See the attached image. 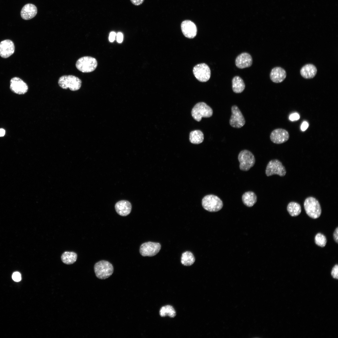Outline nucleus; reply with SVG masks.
Segmentation results:
<instances>
[{
  "instance_id": "nucleus-1",
  "label": "nucleus",
  "mask_w": 338,
  "mask_h": 338,
  "mask_svg": "<svg viewBox=\"0 0 338 338\" xmlns=\"http://www.w3.org/2000/svg\"><path fill=\"white\" fill-rule=\"evenodd\" d=\"M94 269L96 276L101 279L109 278L114 271V268L112 264L104 260L97 262L95 264Z\"/></svg>"
},
{
  "instance_id": "nucleus-2",
  "label": "nucleus",
  "mask_w": 338,
  "mask_h": 338,
  "mask_svg": "<svg viewBox=\"0 0 338 338\" xmlns=\"http://www.w3.org/2000/svg\"><path fill=\"white\" fill-rule=\"evenodd\" d=\"M58 84L63 89L69 88L71 90L75 91L81 87V80L78 77L73 75H63L59 79Z\"/></svg>"
},
{
  "instance_id": "nucleus-3",
  "label": "nucleus",
  "mask_w": 338,
  "mask_h": 338,
  "mask_svg": "<svg viewBox=\"0 0 338 338\" xmlns=\"http://www.w3.org/2000/svg\"><path fill=\"white\" fill-rule=\"evenodd\" d=\"M203 208L210 212H216L221 210L223 206L221 200L218 196L212 194L207 195L202 200Z\"/></svg>"
},
{
  "instance_id": "nucleus-4",
  "label": "nucleus",
  "mask_w": 338,
  "mask_h": 338,
  "mask_svg": "<svg viewBox=\"0 0 338 338\" xmlns=\"http://www.w3.org/2000/svg\"><path fill=\"white\" fill-rule=\"evenodd\" d=\"M304 207L306 214L311 218L316 219L320 217L321 213L320 205L314 197L306 198L304 202Z\"/></svg>"
},
{
  "instance_id": "nucleus-5",
  "label": "nucleus",
  "mask_w": 338,
  "mask_h": 338,
  "mask_svg": "<svg viewBox=\"0 0 338 338\" xmlns=\"http://www.w3.org/2000/svg\"><path fill=\"white\" fill-rule=\"evenodd\" d=\"M213 114L212 109L203 102H199L196 104L191 111L192 117L198 121H200L202 117H211Z\"/></svg>"
},
{
  "instance_id": "nucleus-6",
  "label": "nucleus",
  "mask_w": 338,
  "mask_h": 338,
  "mask_svg": "<svg viewBox=\"0 0 338 338\" xmlns=\"http://www.w3.org/2000/svg\"><path fill=\"white\" fill-rule=\"evenodd\" d=\"M97 66L96 59L90 56H84L79 59L76 63V67L83 73L90 72L94 71Z\"/></svg>"
},
{
  "instance_id": "nucleus-7",
  "label": "nucleus",
  "mask_w": 338,
  "mask_h": 338,
  "mask_svg": "<svg viewBox=\"0 0 338 338\" xmlns=\"http://www.w3.org/2000/svg\"><path fill=\"white\" fill-rule=\"evenodd\" d=\"M238 159L240 163L239 168L243 171H248L253 167L255 163V158L253 154L249 151L244 150L239 153Z\"/></svg>"
},
{
  "instance_id": "nucleus-8",
  "label": "nucleus",
  "mask_w": 338,
  "mask_h": 338,
  "mask_svg": "<svg viewBox=\"0 0 338 338\" xmlns=\"http://www.w3.org/2000/svg\"><path fill=\"white\" fill-rule=\"evenodd\" d=\"M265 173L267 176L276 174L283 177L285 175L286 171L282 163L278 160L274 159L269 162L266 169Z\"/></svg>"
},
{
  "instance_id": "nucleus-9",
  "label": "nucleus",
  "mask_w": 338,
  "mask_h": 338,
  "mask_svg": "<svg viewBox=\"0 0 338 338\" xmlns=\"http://www.w3.org/2000/svg\"><path fill=\"white\" fill-rule=\"evenodd\" d=\"M161 248L160 243L148 242L142 243L140 246L139 251L143 256L152 257L156 255Z\"/></svg>"
},
{
  "instance_id": "nucleus-10",
  "label": "nucleus",
  "mask_w": 338,
  "mask_h": 338,
  "mask_svg": "<svg viewBox=\"0 0 338 338\" xmlns=\"http://www.w3.org/2000/svg\"><path fill=\"white\" fill-rule=\"evenodd\" d=\"M193 71L196 78L200 82H207L210 78V69L209 66L205 63L200 64L196 65L193 68Z\"/></svg>"
},
{
  "instance_id": "nucleus-11",
  "label": "nucleus",
  "mask_w": 338,
  "mask_h": 338,
  "mask_svg": "<svg viewBox=\"0 0 338 338\" xmlns=\"http://www.w3.org/2000/svg\"><path fill=\"white\" fill-rule=\"evenodd\" d=\"M232 115L229 123L232 127L240 128L245 124V121L244 116L238 107L234 105L231 108Z\"/></svg>"
},
{
  "instance_id": "nucleus-12",
  "label": "nucleus",
  "mask_w": 338,
  "mask_h": 338,
  "mask_svg": "<svg viewBox=\"0 0 338 338\" xmlns=\"http://www.w3.org/2000/svg\"><path fill=\"white\" fill-rule=\"evenodd\" d=\"M10 88L13 93L23 95L28 90V87L27 84L22 79L18 77H14L10 80Z\"/></svg>"
},
{
  "instance_id": "nucleus-13",
  "label": "nucleus",
  "mask_w": 338,
  "mask_h": 338,
  "mask_svg": "<svg viewBox=\"0 0 338 338\" xmlns=\"http://www.w3.org/2000/svg\"><path fill=\"white\" fill-rule=\"evenodd\" d=\"M289 137V133L286 130L279 128L274 130L271 132L270 139L274 143L281 144L287 141Z\"/></svg>"
},
{
  "instance_id": "nucleus-14",
  "label": "nucleus",
  "mask_w": 338,
  "mask_h": 338,
  "mask_svg": "<svg viewBox=\"0 0 338 338\" xmlns=\"http://www.w3.org/2000/svg\"><path fill=\"white\" fill-rule=\"evenodd\" d=\"M13 42L10 39H5L0 42V56L7 58L12 55L15 51Z\"/></svg>"
},
{
  "instance_id": "nucleus-15",
  "label": "nucleus",
  "mask_w": 338,
  "mask_h": 338,
  "mask_svg": "<svg viewBox=\"0 0 338 338\" xmlns=\"http://www.w3.org/2000/svg\"><path fill=\"white\" fill-rule=\"evenodd\" d=\"M181 28L184 35L189 38H194L197 33V28L195 23L189 20L183 21L181 24Z\"/></svg>"
},
{
  "instance_id": "nucleus-16",
  "label": "nucleus",
  "mask_w": 338,
  "mask_h": 338,
  "mask_svg": "<svg viewBox=\"0 0 338 338\" xmlns=\"http://www.w3.org/2000/svg\"><path fill=\"white\" fill-rule=\"evenodd\" d=\"M235 62L236 66L238 68L242 69L249 67L252 64V58L249 54L243 53L236 57Z\"/></svg>"
},
{
  "instance_id": "nucleus-17",
  "label": "nucleus",
  "mask_w": 338,
  "mask_h": 338,
  "mask_svg": "<svg viewBox=\"0 0 338 338\" xmlns=\"http://www.w3.org/2000/svg\"><path fill=\"white\" fill-rule=\"evenodd\" d=\"M37 13L36 7L33 4L28 3L22 8L20 12L21 18L25 20H28L34 18Z\"/></svg>"
},
{
  "instance_id": "nucleus-18",
  "label": "nucleus",
  "mask_w": 338,
  "mask_h": 338,
  "mask_svg": "<svg viewBox=\"0 0 338 338\" xmlns=\"http://www.w3.org/2000/svg\"><path fill=\"white\" fill-rule=\"evenodd\" d=\"M117 213L120 215L125 216L131 213L132 206L131 203L127 200H123L117 202L115 205Z\"/></svg>"
},
{
  "instance_id": "nucleus-19",
  "label": "nucleus",
  "mask_w": 338,
  "mask_h": 338,
  "mask_svg": "<svg viewBox=\"0 0 338 338\" xmlns=\"http://www.w3.org/2000/svg\"><path fill=\"white\" fill-rule=\"evenodd\" d=\"M271 80L275 83H281L285 79L286 73L285 70L280 67H275L271 70L270 74Z\"/></svg>"
},
{
  "instance_id": "nucleus-20",
  "label": "nucleus",
  "mask_w": 338,
  "mask_h": 338,
  "mask_svg": "<svg viewBox=\"0 0 338 338\" xmlns=\"http://www.w3.org/2000/svg\"><path fill=\"white\" fill-rule=\"evenodd\" d=\"M317 72L316 67L312 64H307L304 66L301 69L300 73L301 75L306 79H310L314 78Z\"/></svg>"
},
{
  "instance_id": "nucleus-21",
  "label": "nucleus",
  "mask_w": 338,
  "mask_h": 338,
  "mask_svg": "<svg viewBox=\"0 0 338 338\" xmlns=\"http://www.w3.org/2000/svg\"><path fill=\"white\" fill-rule=\"evenodd\" d=\"M242 200L243 204L246 206L251 207L256 203L257 197L254 192L248 191L243 194Z\"/></svg>"
},
{
  "instance_id": "nucleus-22",
  "label": "nucleus",
  "mask_w": 338,
  "mask_h": 338,
  "mask_svg": "<svg viewBox=\"0 0 338 338\" xmlns=\"http://www.w3.org/2000/svg\"><path fill=\"white\" fill-rule=\"evenodd\" d=\"M232 88L235 93L242 92L245 88V84L243 79L239 76L234 77L232 80Z\"/></svg>"
},
{
  "instance_id": "nucleus-23",
  "label": "nucleus",
  "mask_w": 338,
  "mask_h": 338,
  "mask_svg": "<svg viewBox=\"0 0 338 338\" xmlns=\"http://www.w3.org/2000/svg\"><path fill=\"white\" fill-rule=\"evenodd\" d=\"M204 139L203 133L200 130H196L190 132L189 135L190 142L194 144H199L202 142Z\"/></svg>"
},
{
  "instance_id": "nucleus-24",
  "label": "nucleus",
  "mask_w": 338,
  "mask_h": 338,
  "mask_svg": "<svg viewBox=\"0 0 338 338\" xmlns=\"http://www.w3.org/2000/svg\"><path fill=\"white\" fill-rule=\"evenodd\" d=\"M77 257V254L74 252L66 251L62 254L61 259L64 264H70L76 261Z\"/></svg>"
},
{
  "instance_id": "nucleus-25",
  "label": "nucleus",
  "mask_w": 338,
  "mask_h": 338,
  "mask_svg": "<svg viewBox=\"0 0 338 338\" xmlns=\"http://www.w3.org/2000/svg\"><path fill=\"white\" fill-rule=\"evenodd\" d=\"M195 261L194 256L191 252L187 251L182 253L181 258V262L184 265L191 266L194 263Z\"/></svg>"
},
{
  "instance_id": "nucleus-26",
  "label": "nucleus",
  "mask_w": 338,
  "mask_h": 338,
  "mask_svg": "<svg viewBox=\"0 0 338 338\" xmlns=\"http://www.w3.org/2000/svg\"><path fill=\"white\" fill-rule=\"evenodd\" d=\"M159 314L161 317L168 316L173 318L176 315V312L172 306L167 305L162 307L160 310Z\"/></svg>"
},
{
  "instance_id": "nucleus-27",
  "label": "nucleus",
  "mask_w": 338,
  "mask_h": 338,
  "mask_svg": "<svg viewBox=\"0 0 338 338\" xmlns=\"http://www.w3.org/2000/svg\"><path fill=\"white\" fill-rule=\"evenodd\" d=\"M287 210L289 214L293 217L298 216L301 212V208L300 205L295 202L289 203L287 206Z\"/></svg>"
},
{
  "instance_id": "nucleus-28",
  "label": "nucleus",
  "mask_w": 338,
  "mask_h": 338,
  "mask_svg": "<svg viewBox=\"0 0 338 338\" xmlns=\"http://www.w3.org/2000/svg\"><path fill=\"white\" fill-rule=\"evenodd\" d=\"M315 241L317 245L321 247H323L326 244L327 239L324 235L321 233H318L315 237Z\"/></svg>"
},
{
  "instance_id": "nucleus-29",
  "label": "nucleus",
  "mask_w": 338,
  "mask_h": 338,
  "mask_svg": "<svg viewBox=\"0 0 338 338\" xmlns=\"http://www.w3.org/2000/svg\"><path fill=\"white\" fill-rule=\"evenodd\" d=\"M331 274L333 278L336 279H338V265L337 264L332 268Z\"/></svg>"
},
{
  "instance_id": "nucleus-30",
  "label": "nucleus",
  "mask_w": 338,
  "mask_h": 338,
  "mask_svg": "<svg viewBox=\"0 0 338 338\" xmlns=\"http://www.w3.org/2000/svg\"><path fill=\"white\" fill-rule=\"evenodd\" d=\"M13 279L16 282H18L21 280V275L20 273L16 272L14 273L12 275Z\"/></svg>"
},
{
  "instance_id": "nucleus-31",
  "label": "nucleus",
  "mask_w": 338,
  "mask_h": 338,
  "mask_svg": "<svg viewBox=\"0 0 338 338\" xmlns=\"http://www.w3.org/2000/svg\"><path fill=\"white\" fill-rule=\"evenodd\" d=\"M300 115L297 113H294L291 114L289 117V119L291 121L297 120L300 118Z\"/></svg>"
},
{
  "instance_id": "nucleus-32",
  "label": "nucleus",
  "mask_w": 338,
  "mask_h": 338,
  "mask_svg": "<svg viewBox=\"0 0 338 338\" xmlns=\"http://www.w3.org/2000/svg\"><path fill=\"white\" fill-rule=\"evenodd\" d=\"M116 35L117 42L119 43H121L123 40V34L121 32H118Z\"/></svg>"
},
{
  "instance_id": "nucleus-33",
  "label": "nucleus",
  "mask_w": 338,
  "mask_h": 338,
  "mask_svg": "<svg viewBox=\"0 0 338 338\" xmlns=\"http://www.w3.org/2000/svg\"><path fill=\"white\" fill-rule=\"evenodd\" d=\"M116 34L114 32H111L110 33L109 36V40L111 42H113L115 39Z\"/></svg>"
},
{
  "instance_id": "nucleus-34",
  "label": "nucleus",
  "mask_w": 338,
  "mask_h": 338,
  "mask_svg": "<svg viewBox=\"0 0 338 338\" xmlns=\"http://www.w3.org/2000/svg\"><path fill=\"white\" fill-rule=\"evenodd\" d=\"M131 3L136 6H138L142 4L144 0H130Z\"/></svg>"
},
{
  "instance_id": "nucleus-35",
  "label": "nucleus",
  "mask_w": 338,
  "mask_h": 338,
  "mask_svg": "<svg viewBox=\"0 0 338 338\" xmlns=\"http://www.w3.org/2000/svg\"><path fill=\"white\" fill-rule=\"evenodd\" d=\"M333 238L335 242L338 243V228L337 227L333 233Z\"/></svg>"
},
{
  "instance_id": "nucleus-36",
  "label": "nucleus",
  "mask_w": 338,
  "mask_h": 338,
  "mask_svg": "<svg viewBox=\"0 0 338 338\" xmlns=\"http://www.w3.org/2000/svg\"><path fill=\"white\" fill-rule=\"evenodd\" d=\"M308 126V123L306 121H304L301 124V129L303 131H305L307 129Z\"/></svg>"
},
{
  "instance_id": "nucleus-37",
  "label": "nucleus",
  "mask_w": 338,
  "mask_h": 338,
  "mask_svg": "<svg viewBox=\"0 0 338 338\" xmlns=\"http://www.w3.org/2000/svg\"><path fill=\"white\" fill-rule=\"evenodd\" d=\"M5 131L4 129L2 128L0 129V136H3L5 134Z\"/></svg>"
}]
</instances>
